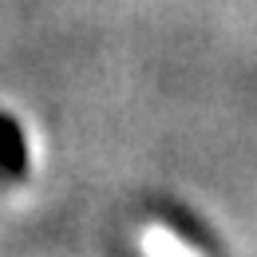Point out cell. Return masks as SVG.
Wrapping results in <instances>:
<instances>
[{
    "mask_svg": "<svg viewBox=\"0 0 257 257\" xmlns=\"http://www.w3.org/2000/svg\"><path fill=\"white\" fill-rule=\"evenodd\" d=\"M24 174V139L12 119H0V182Z\"/></svg>",
    "mask_w": 257,
    "mask_h": 257,
    "instance_id": "6da1fadb",
    "label": "cell"
}]
</instances>
